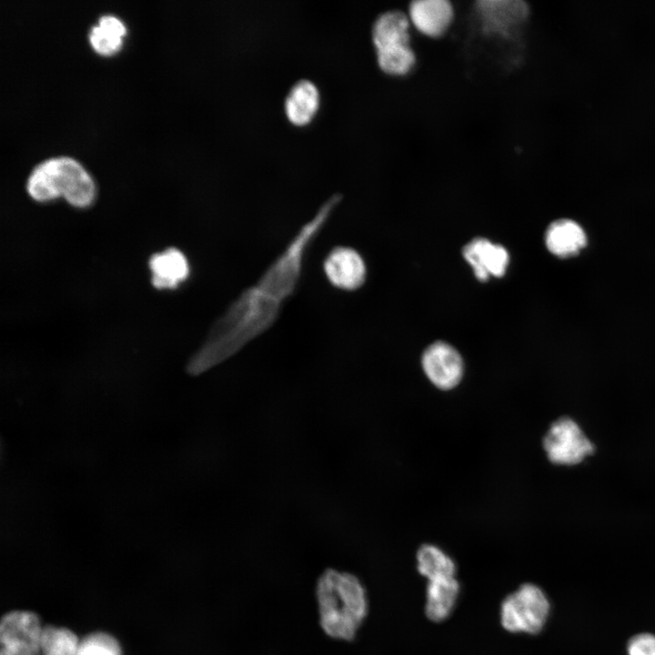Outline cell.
<instances>
[{
	"label": "cell",
	"mask_w": 655,
	"mask_h": 655,
	"mask_svg": "<svg viewBox=\"0 0 655 655\" xmlns=\"http://www.w3.org/2000/svg\"><path fill=\"white\" fill-rule=\"evenodd\" d=\"M453 15V7L446 0L413 1L408 13L410 24L428 37L442 35L451 25Z\"/></svg>",
	"instance_id": "8fae6325"
},
{
	"label": "cell",
	"mask_w": 655,
	"mask_h": 655,
	"mask_svg": "<svg viewBox=\"0 0 655 655\" xmlns=\"http://www.w3.org/2000/svg\"><path fill=\"white\" fill-rule=\"evenodd\" d=\"M410 22L401 11H388L375 20L371 38L379 68L387 75L403 76L415 66L416 56L409 45Z\"/></svg>",
	"instance_id": "277c9868"
},
{
	"label": "cell",
	"mask_w": 655,
	"mask_h": 655,
	"mask_svg": "<svg viewBox=\"0 0 655 655\" xmlns=\"http://www.w3.org/2000/svg\"><path fill=\"white\" fill-rule=\"evenodd\" d=\"M549 611V602L536 585L523 584L501 604L500 619L510 632L535 634L543 628Z\"/></svg>",
	"instance_id": "5b68a950"
},
{
	"label": "cell",
	"mask_w": 655,
	"mask_h": 655,
	"mask_svg": "<svg viewBox=\"0 0 655 655\" xmlns=\"http://www.w3.org/2000/svg\"><path fill=\"white\" fill-rule=\"evenodd\" d=\"M319 106V90L307 79L296 82L289 89L284 102L287 118L297 126L309 124L316 116Z\"/></svg>",
	"instance_id": "7c38bea8"
},
{
	"label": "cell",
	"mask_w": 655,
	"mask_h": 655,
	"mask_svg": "<svg viewBox=\"0 0 655 655\" xmlns=\"http://www.w3.org/2000/svg\"><path fill=\"white\" fill-rule=\"evenodd\" d=\"M88 39L92 47L101 55H110L121 45V36L98 25L91 26Z\"/></svg>",
	"instance_id": "d6986e66"
},
{
	"label": "cell",
	"mask_w": 655,
	"mask_h": 655,
	"mask_svg": "<svg viewBox=\"0 0 655 655\" xmlns=\"http://www.w3.org/2000/svg\"><path fill=\"white\" fill-rule=\"evenodd\" d=\"M549 459L560 465L579 463L594 451L592 443L570 418H562L552 423L543 440Z\"/></svg>",
	"instance_id": "8992f818"
},
{
	"label": "cell",
	"mask_w": 655,
	"mask_h": 655,
	"mask_svg": "<svg viewBox=\"0 0 655 655\" xmlns=\"http://www.w3.org/2000/svg\"><path fill=\"white\" fill-rule=\"evenodd\" d=\"M629 655H655V636L650 633L638 634L628 643Z\"/></svg>",
	"instance_id": "ffe728a7"
},
{
	"label": "cell",
	"mask_w": 655,
	"mask_h": 655,
	"mask_svg": "<svg viewBox=\"0 0 655 655\" xmlns=\"http://www.w3.org/2000/svg\"><path fill=\"white\" fill-rule=\"evenodd\" d=\"M548 249L560 257L577 254L587 242L582 227L573 220L563 218L552 222L546 231Z\"/></svg>",
	"instance_id": "5bb4252c"
},
{
	"label": "cell",
	"mask_w": 655,
	"mask_h": 655,
	"mask_svg": "<svg viewBox=\"0 0 655 655\" xmlns=\"http://www.w3.org/2000/svg\"><path fill=\"white\" fill-rule=\"evenodd\" d=\"M79 643L71 630L48 626L42 630L40 651L43 655H76Z\"/></svg>",
	"instance_id": "e0dca14e"
},
{
	"label": "cell",
	"mask_w": 655,
	"mask_h": 655,
	"mask_svg": "<svg viewBox=\"0 0 655 655\" xmlns=\"http://www.w3.org/2000/svg\"><path fill=\"white\" fill-rule=\"evenodd\" d=\"M422 368L428 378L444 390L456 387L463 374V361L459 353L442 341L427 348L422 355Z\"/></svg>",
	"instance_id": "ba28073f"
},
{
	"label": "cell",
	"mask_w": 655,
	"mask_h": 655,
	"mask_svg": "<svg viewBox=\"0 0 655 655\" xmlns=\"http://www.w3.org/2000/svg\"><path fill=\"white\" fill-rule=\"evenodd\" d=\"M152 285L158 289L176 288L185 281L190 268L186 256L176 247L154 254L149 259Z\"/></svg>",
	"instance_id": "4fadbf2b"
},
{
	"label": "cell",
	"mask_w": 655,
	"mask_h": 655,
	"mask_svg": "<svg viewBox=\"0 0 655 655\" xmlns=\"http://www.w3.org/2000/svg\"><path fill=\"white\" fill-rule=\"evenodd\" d=\"M76 655H122V652L114 637L104 632H96L80 640Z\"/></svg>",
	"instance_id": "ac0fdd59"
},
{
	"label": "cell",
	"mask_w": 655,
	"mask_h": 655,
	"mask_svg": "<svg viewBox=\"0 0 655 655\" xmlns=\"http://www.w3.org/2000/svg\"><path fill=\"white\" fill-rule=\"evenodd\" d=\"M43 628L29 611H12L0 624L1 655H37Z\"/></svg>",
	"instance_id": "52a82bcc"
},
{
	"label": "cell",
	"mask_w": 655,
	"mask_h": 655,
	"mask_svg": "<svg viewBox=\"0 0 655 655\" xmlns=\"http://www.w3.org/2000/svg\"><path fill=\"white\" fill-rule=\"evenodd\" d=\"M463 256L480 281H487L490 276L502 277L509 259L508 251L502 246L481 237L468 243L463 248Z\"/></svg>",
	"instance_id": "30bf717a"
},
{
	"label": "cell",
	"mask_w": 655,
	"mask_h": 655,
	"mask_svg": "<svg viewBox=\"0 0 655 655\" xmlns=\"http://www.w3.org/2000/svg\"><path fill=\"white\" fill-rule=\"evenodd\" d=\"M459 585L453 578L428 581L427 586L426 614L433 621L448 617L456 603Z\"/></svg>",
	"instance_id": "9a60e30c"
},
{
	"label": "cell",
	"mask_w": 655,
	"mask_h": 655,
	"mask_svg": "<svg viewBox=\"0 0 655 655\" xmlns=\"http://www.w3.org/2000/svg\"><path fill=\"white\" fill-rule=\"evenodd\" d=\"M97 25L116 33L121 37L126 32L123 23L113 15H102L97 20Z\"/></svg>",
	"instance_id": "44dd1931"
},
{
	"label": "cell",
	"mask_w": 655,
	"mask_h": 655,
	"mask_svg": "<svg viewBox=\"0 0 655 655\" xmlns=\"http://www.w3.org/2000/svg\"><path fill=\"white\" fill-rule=\"evenodd\" d=\"M320 624L330 637L352 640L368 610L365 590L352 574L327 569L317 585Z\"/></svg>",
	"instance_id": "7a4b0ae2"
},
{
	"label": "cell",
	"mask_w": 655,
	"mask_h": 655,
	"mask_svg": "<svg viewBox=\"0 0 655 655\" xmlns=\"http://www.w3.org/2000/svg\"><path fill=\"white\" fill-rule=\"evenodd\" d=\"M323 267L330 284L338 289L356 290L365 282L364 260L351 247H336L331 249L324 260Z\"/></svg>",
	"instance_id": "9c48e42d"
},
{
	"label": "cell",
	"mask_w": 655,
	"mask_h": 655,
	"mask_svg": "<svg viewBox=\"0 0 655 655\" xmlns=\"http://www.w3.org/2000/svg\"><path fill=\"white\" fill-rule=\"evenodd\" d=\"M342 198L335 194L302 225L258 280L243 290L212 324L203 344L186 364L198 376L227 360L268 330L295 292L307 252Z\"/></svg>",
	"instance_id": "6da1fadb"
},
{
	"label": "cell",
	"mask_w": 655,
	"mask_h": 655,
	"mask_svg": "<svg viewBox=\"0 0 655 655\" xmlns=\"http://www.w3.org/2000/svg\"><path fill=\"white\" fill-rule=\"evenodd\" d=\"M418 569L428 581L453 578L456 572L454 561L443 550L434 545H423L417 553Z\"/></svg>",
	"instance_id": "2e32d148"
},
{
	"label": "cell",
	"mask_w": 655,
	"mask_h": 655,
	"mask_svg": "<svg viewBox=\"0 0 655 655\" xmlns=\"http://www.w3.org/2000/svg\"><path fill=\"white\" fill-rule=\"evenodd\" d=\"M25 187L35 201L45 202L62 196L76 207L89 206L95 196L92 178L76 160L68 156L38 163L31 170Z\"/></svg>",
	"instance_id": "3957f363"
}]
</instances>
